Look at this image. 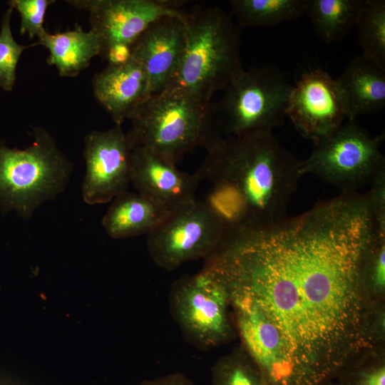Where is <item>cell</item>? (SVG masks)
Listing matches in <instances>:
<instances>
[{"instance_id":"15","label":"cell","mask_w":385,"mask_h":385,"mask_svg":"<svg viewBox=\"0 0 385 385\" xmlns=\"http://www.w3.org/2000/svg\"><path fill=\"white\" fill-rule=\"evenodd\" d=\"M93 94L115 125L130 119L150 97L148 76L132 58L121 65H108L93 79Z\"/></svg>"},{"instance_id":"5","label":"cell","mask_w":385,"mask_h":385,"mask_svg":"<svg viewBox=\"0 0 385 385\" xmlns=\"http://www.w3.org/2000/svg\"><path fill=\"white\" fill-rule=\"evenodd\" d=\"M33 130L34 140L23 150L0 140V203L24 218L64 190L72 169L48 132Z\"/></svg>"},{"instance_id":"6","label":"cell","mask_w":385,"mask_h":385,"mask_svg":"<svg viewBox=\"0 0 385 385\" xmlns=\"http://www.w3.org/2000/svg\"><path fill=\"white\" fill-rule=\"evenodd\" d=\"M291 85L274 64L238 71L215 103L223 135L281 126L287 117Z\"/></svg>"},{"instance_id":"26","label":"cell","mask_w":385,"mask_h":385,"mask_svg":"<svg viewBox=\"0 0 385 385\" xmlns=\"http://www.w3.org/2000/svg\"><path fill=\"white\" fill-rule=\"evenodd\" d=\"M108 65H121L131 58V47L125 44H115L109 47L103 54Z\"/></svg>"},{"instance_id":"14","label":"cell","mask_w":385,"mask_h":385,"mask_svg":"<svg viewBox=\"0 0 385 385\" xmlns=\"http://www.w3.org/2000/svg\"><path fill=\"white\" fill-rule=\"evenodd\" d=\"M176 165L144 148H133L130 183L137 192L173 211L193 201L200 186L195 173L181 171Z\"/></svg>"},{"instance_id":"18","label":"cell","mask_w":385,"mask_h":385,"mask_svg":"<svg viewBox=\"0 0 385 385\" xmlns=\"http://www.w3.org/2000/svg\"><path fill=\"white\" fill-rule=\"evenodd\" d=\"M37 43L48 50V64L54 66L63 77L77 76L101 53L96 34L91 29L83 30L78 24L73 30L53 34L46 32Z\"/></svg>"},{"instance_id":"17","label":"cell","mask_w":385,"mask_h":385,"mask_svg":"<svg viewBox=\"0 0 385 385\" xmlns=\"http://www.w3.org/2000/svg\"><path fill=\"white\" fill-rule=\"evenodd\" d=\"M169 212L138 192L125 191L114 198L102 223L112 238H127L148 235Z\"/></svg>"},{"instance_id":"21","label":"cell","mask_w":385,"mask_h":385,"mask_svg":"<svg viewBox=\"0 0 385 385\" xmlns=\"http://www.w3.org/2000/svg\"><path fill=\"white\" fill-rule=\"evenodd\" d=\"M355 27L363 54L385 67V1L360 0Z\"/></svg>"},{"instance_id":"2","label":"cell","mask_w":385,"mask_h":385,"mask_svg":"<svg viewBox=\"0 0 385 385\" xmlns=\"http://www.w3.org/2000/svg\"><path fill=\"white\" fill-rule=\"evenodd\" d=\"M195 173L207 189L199 199L212 212L225 237L258 230L286 217L300 162L271 129L222 135L207 149Z\"/></svg>"},{"instance_id":"20","label":"cell","mask_w":385,"mask_h":385,"mask_svg":"<svg viewBox=\"0 0 385 385\" xmlns=\"http://www.w3.org/2000/svg\"><path fill=\"white\" fill-rule=\"evenodd\" d=\"M240 26H274L304 14L307 0H231Z\"/></svg>"},{"instance_id":"19","label":"cell","mask_w":385,"mask_h":385,"mask_svg":"<svg viewBox=\"0 0 385 385\" xmlns=\"http://www.w3.org/2000/svg\"><path fill=\"white\" fill-rule=\"evenodd\" d=\"M359 6L360 0H307L305 14L317 36L332 43L355 26Z\"/></svg>"},{"instance_id":"23","label":"cell","mask_w":385,"mask_h":385,"mask_svg":"<svg viewBox=\"0 0 385 385\" xmlns=\"http://www.w3.org/2000/svg\"><path fill=\"white\" fill-rule=\"evenodd\" d=\"M13 9L9 7L2 17L0 31V87L6 91L13 89L16 71L21 53L26 49L38 46L37 42L21 45L13 37L10 19Z\"/></svg>"},{"instance_id":"9","label":"cell","mask_w":385,"mask_h":385,"mask_svg":"<svg viewBox=\"0 0 385 385\" xmlns=\"http://www.w3.org/2000/svg\"><path fill=\"white\" fill-rule=\"evenodd\" d=\"M220 223L198 198L170 211L148 234L147 247L153 262L170 271L182 265L206 259L221 244Z\"/></svg>"},{"instance_id":"8","label":"cell","mask_w":385,"mask_h":385,"mask_svg":"<svg viewBox=\"0 0 385 385\" xmlns=\"http://www.w3.org/2000/svg\"><path fill=\"white\" fill-rule=\"evenodd\" d=\"M169 309L185 340L208 351L231 340L237 333L230 317V299L221 281L202 269L185 275L172 285Z\"/></svg>"},{"instance_id":"11","label":"cell","mask_w":385,"mask_h":385,"mask_svg":"<svg viewBox=\"0 0 385 385\" xmlns=\"http://www.w3.org/2000/svg\"><path fill=\"white\" fill-rule=\"evenodd\" d=\"M287 117L302 136L315 145L334 133L347 120L336 79L319 68L304 72L292 86Z\"/></svg>"},{"instance_id":"12","label":"cell","mask_w":385,"mask_h":385,"mask_svg":"<svg viewBox=\"0 0 385 385\" xmlns=\"http://www.w3.org/2000/svg\"><path fill=\"white\" fill-rule=\"evenodd\" d=\"M86 173L83 198L90 205L106 203L127 191L132 148L120 125L93 130L85 138Z\"/></svg>"},{"instance_id":"4","label":"cell","mask_w":385,"mask_h":385,"mask_svg":"<svg viewBox=\"0 0 385 385\" xmlns=\"http://www.w3.org/2000/svg\"><path fill=\"white\" fill-rule=\"evenodd\" d=\"M185 49L170 86L212 101L214 94L223 91L243 68L240 28L220 7L197 4L185 11Z\"/></svg>"},{"instance_id":"10","label":"cell","mask_w":385,"mask_h":385,"mask_svg":"<svg viewBox=\"0 0 385 385\" xmlns=\"http://www.w3.org/2000/svg\"><path fill=\"white\" fill-rule=\"evenodd\" d=\"M89 14L91 30L98 36L102 56L115 44L131 47L156 20L167 16H183L187 1L170 0H67Z\"/></svg>"},{"instance_id":"1","label":"cell","mask_w":385,"mask_h":385,"mask_svg":"<svg viewBox=\"0 0 385 385\" xmlns=\"http://www.w3.org/2000/svg\"><path fill=\"white\" fill-rule=\"evenodd\" d=\"M373 231L366 195L341 192L225 237L204 260L266 385H322L370 347L364 269Z\"/></svg>"},{"instance_id":"13","label":"cell","mask_w":385,"mask_h":385,"mask_svg":"<svg viewBox=\"0 0 385 385\" xmlns=\"http://www.w3.org/2000/svg\"><path fill=\"white\" fill-rule=\"evenodd\" d=\"M186 41L183 16H163L151 24L131 46V58L145 71L150 96L171 84Z\"/></svg>"},{"instance_id":"24","label":"cell","mask_w":385,"mask_h":385,"mask_svg":"<svg viewBox=\"0 0 385 385\" xmlns=\"http://www.w3.org/2000/svg\"><path fill=\"white\" fill-rule=\"evenodd\" d=\"M53 0H11L8 4L16 9L21 16L20 34H27L30 39L39 38L47 31L43 27L44 17Z\"/></svg>"},{"instance_id":"25","label":"cell","mask_w":385,"mask_h":385,"mask_svg":"<svg viewBox=\"0 0 385 385\" xmlns=\"http://www.w3.org/2000/svg\"><path fill=\"white\" fill-rule=\"evenodd\" d=\"M338 385H385V366L381 362H356L342 370L337 376Z\"/></svg>"},{"instance_id":"22","label":"cell","mask_w":385,"mask_h":385,"mask_svg":"<svg viewBox=\"0 0 385 385\" xmlns=\"http://www.w3.org/2000/svg\"><path fill=\"white\" fill-rule=\"evenodd\" d=\"M211 385H266L245 350L220 357L211 369Z\"/></svg>"},{"instance_id":"27","label":"cell","mask_w":385,"mask_h":385,"mask_svg":"<svg viewBox=\"0 0 385 385\" xmlns=\"http://www.w3.org/2000/svg\"><path fill=\"white\" fill-rule=\"evenodd\" d=\"M139 385H195L185 375L181 373H171L158 376L140 383Z\"/></svg>"},{"instance_id":"3","label":"cell","mask_w":385,"mask_h":385,"mask_svg":"<svg viewBox=\"0 0 385 385\" xmlns=\"http://www.w3.org/2000/svg\"><path fill=\"white\" fill-rule=\"evenodd\" d=\"M130 120L126 135L132 149L144 148L175 164L188 152L207 150L223 135L215 103L176 86L150 96Z\"/></svg>"},{"instance_id":"16","label":"cell","mask_w":385,"mask_h":385,"mask_svg":"<svg viewBox=\"0 0 385 385\" xmlns=\"http://www.w3.org/2000/svg\"><path fill=\"white\" fill-rule=\"evenodd\" d=\"M336 82L347 120L376 113L385 106V67L364 54L351 59Z\"/></svg>"},{"instance_id":"28","label":"cell","mask_w":385,"mask_h":385,"mask_svg":"<svg viewBox=\"0 0 385 385\" xmlns=\"http://www.w3.org/2000/svg\"><path fill=\"white\" fill-rule=\"evenodd\" d=\"M322 385H338L337 383V384H333L331 382V381H327L324 384H322Z\"/></svg>"},{"instance_id":"7","label":"cell","mask_w":385,"mask_h":385,"mask_svg":"<svg viewBox=\"0 0 385 385\" xmlns=\"http://www.w3.org/2000/svg\"><path fill=\"white\" fill-rule=\"evenodd\" d=\"M383 140L382 135H371L355 120H346L301 160L300 173L312 174L342 192H357L385 173V158L380 149Z\"/></svg>"}]
</instances>
